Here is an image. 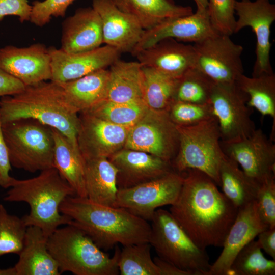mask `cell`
Here are the masks:
<instances>
[{"label":"cell","instance_id":"cell-23","mask_svg":"<svg viewBox=\"0 0 275 275\" xmlns=\"http://www.w3.org/2000/svg\"><path fill=\"white\" fill-rule=\"evenodd\" d=\"M103 43L101 19L92 7L79 8L63 21L61 49L64 51L84 52Z\"/></svg>","mask_w":275,"mask_h":275},{"label":"cell","instance_id":"cell-40","mask_svg":"<svg viewBox=\"0 0 275 275\" xmlns=\"http://www.w3.org/2000/svg\"><path fill=\"white\" fill-rule=\"evenodd\" d=\"M74 1H34L32 3L30 21L37 26L42 27L48 23L53 17H64L68 8Z\"/></svg>","mask_w":275,"mask_h":275},{"label":"cell","instance_id":"cell-1","mask_svg":"<svg viewBox=\"0 0 275 275\" xmlns=\"http://www.w3.org/2000/svg\"><path fill=\"white\" fill-rule=\"evenodd\" d=\"M181 174L183 184L170 212L199 248L223 247L239 208L205 173L188 169Z\"/></svg>","mask_w":275,"mask_h":275},{"label":"cell","instance_id":"cell-39","mask_svg":"<svg viewBox=\"0 0 275 275\" xmlns=\"http://www.w3.org/2000/svg\"><path fill=\"white\" fill-rule=\"evenodd\" d=\"M237 0H208L207 10L210 23L219 34L231 36L234 33Z\"/></svg>","mask_w":275,"mask_h":275},{"label":"cell","instance_id":"cell-38","mask_svg":"<svg viewBox=\"0 0 275 275\" xmlns=\"http://www.w3.org/2000/svg\"><path fill=\"white\" fill-rule=\"evenodd\" d=\"M167 111L177 126L194 125L214 117L210 103L197 104L173 100Z\"/></svg>","mask_w":275,"mask_h":275},{"label":"cell","instance_id":"cell-31","mask_svg":"<svg viewBox=\"0 0 275 275\" xmlns=\"http://www.w3.org/2000/svg\"><path fill=\"white\" fill-rule=\"evenodd\" d=\"M248 98L247 104L257 109L263 116L273 120L270 139H275V74H264L256 77L240 75L235 82Z\"/></svg>","mask_w":275,"mask_h":275},{"label":"cell","instance_id":"cell-10","mask_svg":"<svg viewBox=\"0 0 275 275\" xmlns=\"http://www.w3.org/2000/svg\"><path fill=\"white\" fill-rule=\"evenodd\" d=\"M248 100L246 94L235 82L214 83L210 104L218 123L221 141L245 138L256 129Z\"/></svg>","mask_w":275,"mask_h":275},{"label":"cell","instance_id":"cell-28","mask_svg":"<svg viewBox=\"0 0 275 275\" xmlns=\"http://www.w3.org/2000/svg\"><path fill=\"white\" fill-rule=\"evenodd\" d=\"M108 76V70L104 68L73 80L59 83L67 100L79 113L88 111L105 99Z\"/></svg>","mask_w":275,"mask_h":275},{"label":"cell","instance_id":"cell-41","mask_svg":"<svg viewBox=\"0 0 275 275\" xmlns=\"http://www.w3.org/2000/svg\"><path fill=\"white\" fill-rule=\"evenodd\" d=\"M256 201L263 223L268 228L275 227V176L268 177L261 183Z\"/></svg>","mask_w":275,"mask_h":275},{"label":"cell","instance_id":"cell-19","mask_svg":"<svg viewBox=\"0 0 275 275\" xmlns=\"http://www.w3.org/2000/svg\"><path fill=\"white\" fill-rule=\"evenodd\" d=\"M267 229L268 228L260 217L256 200L239 208L224 242L223 250L211 265L208 275H229L231 265L239 251Z\"/></svg>","mask_w":275,"mask_h":275},{"label":"cell","instance_id":"cell-21","mask_svg":"<svg viewBox=\"0 0 275 275\" xmlns=\"http://www.w3.org/2000/svg\"><path fill=\"white\" fill-rule=\"evenodd\" d=\"M108 158L118 170V189L134 186L174 171L170 162L140 150L122 148Z\"/></svg>","mask_w":275,"mask_h":275},{"label":"cell","instance_id":"cell-32","mask_svg":"<svg viewBox=\"0 0 275 275\" xmlns=\"http://www.w3.org/2000/svg\"><path fill=\"white\" fill-rule=\"evenodd\" d=\"M143 100L148 108L168 110L173 100L178 78H175L154 68L142 66Z\"/></svg>","mask_w":275,"mask_h":275},{"label":"cell","instance_id":"cell-46","mask_svg":"<svg viewBox=\"0 0 275 275\" xmlns=\"http://www.w3.org/2000/svg\"><path fill=\"white\" fill-rule=\"evenodd\" d=\"M153 261L158 267L160 275H191L188 271L181 269L159 257H154Z\"/></svg>","mask_w":275,"mask_h":275},{"label":"cell","instance_id":"cell-5","mask_svg":"<svg viewBox=\"0 0 275 275\" xmlns=\"http://www.w3.org/2000/svg\"><path fill=\"white\" fill-rule=\"evenodd\" d=\"M48 250L56 260L60 274L117 275L120 249L116 246L111 257L78 228L68 224L57 228L47 239Z\"/></svg>","mask_w":275,"mask_h":275},{"label":"cell","instance_id":"cell-29","mask_svg":"<svg viewBox=\"0 0 275 275\" xmlns=\"http://www.w3.org/2000/svg\"><path fill=\"white\" fill-rule=\"evenodd\" d=\"M54 142L53 167L73 188L76 196L87 197L84 159L78 148L63 134L52 128Z\"/></svg>","mask_w":275,"mask_h":275},{"label":"cell","instance_id":"cell-13","mask_svg":"<svg viewBox=\"0 0 275 275\" xmlns=\"http://www.w3.org/2000/svg\"><path fill=\"white\" fill-rule=\"evenodd\" d=\"M234 33L250 27L256 39V60L252 76L273 73L270 60L271 26L275 21V5L269 0L237 1Z\"/></svg>","mask_w":275,"mask_h":275},{"label":"cell","instance_id":"cell-48","mask_svg":"<svg viewBox=\"0 0 275 275\" xmlns=\"http://www.w3.org/2000/svg\"><path fill=\"white\" fill-rule=\"evenodd\" d=\"M0 275H17L14 267L6 269L0 268Z\"/></svg>","mask_w":275,"mask_h":275},{"label":"cell","instance_id":"cell-43","mask_svg":"<svg viewBox=\"0 0 275 275\" xmlns=\"http://www.w3.org/2000/svg\"><path fill=\"white\" fill-rule=\"evenodd\" d=\"M11 166L0 120V186L5 189L10 188L15 179L9 175Z\"/></svg>","mask_w":275,"mask_h":275},{"label":"cell","instance_id":"cell-15","mask_svg":"<svg viewBox=\"0 0 275 275\" xmlns=\"http://www.w3.org/2000/svg\"><path fill=\"white\" fill-rule=\"evenodd\" d=\"M80 113L77 141L83 158H109L124 148L131 128L115 124L87 112Z\"/></svg>","mask_w":275,"mask_h":275},{"label":"cell","instance_id":"cell-42","mask_svg":"<svg viewBox=\"0 0 275 275\" xmlns=\"http://www.w3.org/2000/svg\"><path fill=\"white\" fill-rule=\"evenodd\" d=\"M31 10L28 0H0V22L7 16L18 17L21 23L30 21Z\"/></svg>","mask_w":275,"mask_h":275},{"label":"cell","instance_id":"cell-25","mask_svg":"<svg viewBox=\"0 0 275 275\" xmlns=\"http://www.w3.org/2000/svg\"><path fill=\"white\" fill-rule=\"evenodd\" d=\"M87 198L102 205L115 207L118 190V170L108 158H84Z\"/></svg>","mask_w":275,"mask_h":275},{"label":"cell","instance_id":"cell-35","mask_svg":"<svg viewBox=\"0 0 275 275\" xmlns=\"http://www.w3.org/2000/svg\"><path fill=\"white\" fill-rule=\"evenodd\" d=\"M214 83L200 70L192 67L178 78L173 100L197 104L210 103Z\"/></svg>","mask_w":275,"mask_h":275},{"label":"cell","instance_id":"cell-37","mask_svg":"<svg viewBox=\"0 0 275 275\" xmlns=\"http://www.w3.org/2000/svg\"><path fill=\"white\" fill-rule=\"evenodd\" d=\"M27 227L22 218L10 214L0 204V256L19 254L23 246Z\"/></svg>","mask_w":275,"mask_h":275},{"label":"cell","instance_id":"cell-2","mask_svg":"<svg viewBox=\"0 0 275 275\" xmlns=\"http://www.w3.org/2000/svg\"><path fill=\"white\" fill-rule=\"evenodd\" d=\"M68 224L82 230L101 249L149 242L151 225L125 209L94 203L87 197L66 198L59 207Z\"/></svg>","mask_w":275,"mask_h":275},{"label":"cell","instance_id":"cell-20","mask_svg":"<svg viewBox=\"0 0 275 275\" xmlns=\"http://www.w3.org/2000/svg\"><path fill=\"white\" fill-rule=\"evenodd\" d=\"M101 22L103 43L121 53H132L144 29L133 16L120 10L112 0H92Z\"/></svg>","mask_w":275,"mask_h":275},{"label":"cell","instance_id":"cell-24","mask_svg":"<svg viewBox=\"0 0 275 275\" xmlns=\"http://www.w3.org/2000/svg\"><path fill=\"white\" fill-rule=\"evenodd\" d=\"M47 239L39 227H27L23 246L14 266L17 275L60 274L58 264L48 250Z\"/></svg>","mask_w":275,"mask_h":275},{"label":"cell","instance_id":"cell-36","mask_svg":"<svg viewBox=\"0 0 275 275\" xmlns=\"http://www.w3.org/2000/svg\"><path fill=\"white\" fill-rule=\"evenodd\" d=\"M257 240H252L237 254L230 274L274 275L275 261L266 258Z\"/></svg>","mask_w":275,"mask_h":275},{"label":"cell","instance_id":"cell-47","mask_svg":"<svg viewBox=\"0 0 275 275\" xmlns=\"http://www.w3.org/2000/svg\"><path fill=\"white\" fill-rule=\"evenodd\" d=\"M196 6L197 9L203 10L207 9L208 0H193Z\"/></svg>","mask_w":275,"mask_h":275},{"label":"cell","instance_id":"cell-33","mask_svg":"<svg viewBox=\"0 0 275 275\" xmlns=\"http://www.w3.org/2000/svg\"><path fill=\"white\" fill-rule=\"evenodd\" d=\"M148 108L143 100L126 102L104 100L85 112L115 124L131 128Z\"/></svg>","mask_w":275,"mask_h":275},{"label":"cell","instance_id":"cell-27","mask_svg":"<svg viewBox=\"0 0 275 275\" xmlns=\"http://www.w3.org/2000/svg\"><path fill=\"white\" fill-rule=\"evenodd\" d=\"M122 11L134 17L144 30L166 20L193 14L190 6L177 5L173 0H112Z\"/></svg>","mask_w":275,"mask_h":275},{"label":"cell","instance_id":"cell-16","mask_svg":"<svg viewBox=\"0 0 275 275\" xmlns=\"http://www.w3.org/2000/svg\"><path fill=\"white\" fill-rule=\"evenodd\" d=\"M51 59V79L65 82L96 70L109 67L120 59L121 53L107 45L76 53H69L55 47H48Z\"/></svg>","mask_w":275,"mask_h":275},{"label":"cell","instance_id":"cell-9","mask_svg":"<svg viewBox=\"0 0 275 275\" xmlns=\"http://www.w3.org/2000/svg\"><path fill=\"white\" fill-rule=\"evenodd\" d=\"M178 147L177 126L168 111L149 108L130 128L124 148L144 151L171 163Z\"/></svg>","mask_w":275,"mask_h":275},{"label":"cell","instance_id":"cell-30","mask_svg":"<svg viewBox=\"0 0 275 275\" xmlns=\"http://www.w3.org/2000/svg\"><path fill=\"white\" fill-rule=\"evenodd\" d=\"M219 175L223 193L238 208L256 200L260 184L226 155L221 162Z\"/></svg>","mask_w":275,"mask_h":275},{"label":"cell","instance_id":"cell-34","mask_svg":"<svg viewBox=\"0 0 275 275\" xmlns=\"http://www.w3.org/2000/svg\"><path fill=\"white\" fill-rule=\"evenodd\" d=\"M149 242L123 246L117 260L121 275H160L158 267L151 256Z\"/></svg>","mask_w":275,"mask_h":275},{"label":"cell","instance_id":"cell-11","mask_svg":"<svg viewBox=\"0 0 275 275\" xmlns=\"http://www.w3.org/2000/svg\"><path fill=\"white\" fill-rule=\"evenodd\" d=\"M183 182L182 174L173 171L134 186L118 189L115 207L151 221L157 209L175 203Z\"/></svg>","mask_w":275,"mask_h":275},{"label":"cell","instance_id":"cell-14","mask_svg":"<svg viewBox=\"0 0 275 275\" xmlns=\"http://www.w3.org/2000/svg\"><path fill=\"white\" fill-rule=\"evenodd\" d=\"M225 155L238 163L242 170L259 184L275 176V145L261 129L240 140L223 142Z\"/></svg>","mask_w":275,"mask_h":275},{"label":"cell","instance_id":"cell-45","mask_svg":"<svg viewBox=\"0 0 275 275\" xmlns=\"http://www.w3.org/2000/svg\"><path fill=\"white\" fill-rule=\"evenodd\" d=\"M257 236L261 249L275 260V227L262 231Z\"/></svg>","mask_w":275,"mask_h":275},{"label":"cell","instance_id":"cell-18","mask_svg":"<svg viewBox=\"0 0 275 275\" xmlns=\"http://www.w3.org/2000/svg\"><path fill=\"white\" fill-rule=\"evenodd\" d=\"M216 34L210 23L207 10L197 9L190 15L169 19L145 30L131 54L165 38L196 43Z\"/></svg>","mask_w":275,"mask_h":275},{"label":"cell","instance_id":"cell-17","mask_svg":"<svg viewBox=\"0 0 275 275\" xmlns=\"http://www.w3.org/2000/svg\"><path fill=\"white\" fill-rule=\"evenodd\" d=\"M0 68L25 86L51 79L48 48L40 43L0 48Z\"/></svg>","mask_w":275,"mask_h":275},{"label":"cell","instance_id":"cell-8","mask_svg":"<svg viewBox=\"0 0 275 275\" xmlns=\"http://www.w3.org/2000/svg\"><path fill=\"white\" fill-rule=\"evenodd\" d=\"M151 222L149 242L159 258L191 275H208L211 264L206 250L192 241L170 211L158 208Z\"/></svg>","mask_w":275,"mask_h":275},{"label":"cell","instance_id":"cell-12","mask_svg":"<svg viewBox=\"0 0 275 275\" xmlns=\"http://www.w3.org/2000/svg\"><path fill=\"white\" fill-rule=\"evenodd\" d=\"M193 46L195 67L215 83H234L243 74V48L234 43L230 36L216 34L194 43Z\"/></svg>","mask_w":275,"mask_h":275},{"label":"cell","instance_id":"cell-26","mask_svg":"<svg viewBox=\"0 0 275 275\" xmlns=\"http://www.w3.org/2000/svg\"><path fill=\"white\" fill-rule=\"evenodd\" d=\"M104 100L126 102L143 100L142 66L138 61L120 59L110 66Z\"/></svg>","mask_w":275,"mask_h":275},{"label":"cell","instance_id":"cell-4","mask_svg":"<svg viewBox=\"0 0 275 275\" xmlns=\"http://www.w3.org/2000/svg\"><path fill=\"white\" fill-rule=\"evenodd\" d=\"M73 196H76L73 188L51 168L33 178L15 179L3 200L26 203L30 211L22 217L25 224L39 227L48 237L60 226L70 222V217L61 213L59 207L66 198Z\"/></svg>","mask_w":275,"mask_h":275},{"label":"cell","instance_id":"cell-6","mask_svg":"<svg viewBox=\"0 0 275 275\" xmlns=\"http://www.w3.org/2000/svg\"><path fill=\"white\" fill-rule=\"evenodd\" d=\"M177 128L179 147L171 162L173 170L180 174L188 169L199 170L220 186L219 171L225 155L215 118L194 125L177 126Z\"/></svg>","mask_w":275,"mask_h":275},{"label":"cell","instance_id":"cell-3","mask_svg":"<svg viewBox=\"0 0 275 275\" xmlns=\"http://www.w3.org/2000/svg\"><path fill=\"white\" fill-rule=\"evenodd\" d=\"M78 113L60 84L52 80L26 86L20 93L0 99L2 124L20 119H34L59 131L77 148Z\"/></svg>","mask_w":275,"mask_h":275},{"label":"cell","instance_id":"cell-7","mask_svg":"<svg viewBox=\"0 0 275 275\" xmlns=\"http://www.w3.org/2000/svg\"><path fill=\"white\" fill-rule=\"evenodd\" d=\"M2 130L12 166L30 173L54 168L52 128L20 119L2 124Z\"/></svg>","mask_w":275,"mask_h":275},{"label":"cell","instance_id":"cell-44","mask_svg":"<svg viewBox=\"0 0 275 275\" xmlns=\"http://www.w3.org/2000/svg\"><path fill=\"white\" fill-rule=\"evenodd\" d=\"M25 87L22 82L0 68V97L17 94Z\"/></svg>","mask_w":275,"mask_h":275},{"label":"cell","instance_id":"cell-22","mask_svg":"<svg viewBox=\"0 0 275 275\" xmlns=\"http://www.w3.org/2000/svg\"><path fill=\"white\" fill-rule=\"evenodd\" d=\"M142 66L154 68L175 78H180L194 67L196 53L194 46L165 38L152 46L132 54Z\"/></svg>","mask_w":275,"mask_h":275}]
</instances>
